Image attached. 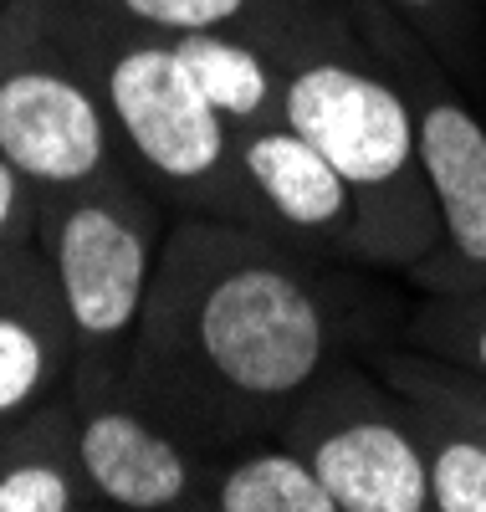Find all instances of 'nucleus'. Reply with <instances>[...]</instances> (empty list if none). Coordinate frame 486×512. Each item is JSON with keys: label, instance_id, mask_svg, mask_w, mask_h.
<instances>
[{"label": "nucleus", "instance_id": "obj_1", "mask_svg": "<svg viewBox=\"0 0 486 512\" xmlns=\"http://www.w3.org/2000/svg\"><path fill=\"white\" fill-rule=\"evenodd\" d=\"M200 349L231 390L282 400L323 364L328 328L313 292L292 272L236 267L200 303Z\"/></svg>", "mask_w": 486, "mask_h": 512}, {"label": "nucleus", "instance_id": "obj_2", "mask_svg": "<svg viewBox=\"0 0 486 512\" xmlns=\"http://www.w3.org/2000/svg\"><path fill=\"white\" fill-rule=\"evenodd\" d=\"M287 128L348 180V190H384L420 164L415 149V113L405 93H394L384 77L348 67V62H307L282 88Z\"/></svg>", "mask_w": 486, "mask_h": 512}, {"label": "nucleus", "instance_id": "obj_3", "mask_svg": "<svg viewBox=\"0 0 486 512\" xmlns=\"http://www.w3.org/2000/svg\"><path fill=\"white\" fill-rule=\"evenodd\" d=\"M108 103L128 144L169 180H205L226 159V118L174 47L123 52L108 72Z\"/></svg>", "mask_w": 486, "mask_h": 512}, {"label": "nucleus", "instance_id": "obj_4", "mask_svg": "<svg viewBox=\"0 0 486 512\" xmlns=\"http://www.w3.org/2000/svg\"><path fill=\"white\" fill-rule=\"evenodd\" d=\"M103 118L72 77L11 72L0 77V154L21 175L77 185L103 164Z\"/></svg>", "mask_w": 486, "mask_h": 512}, {"label": "nucleus", "instance_id": "obj_5", "mask_svg": "<svg viewBox=\"0 0 486 512\" xmlns=\"http://www.w3.org/2000/svg\"><path fill=\"white\" fill-rule=\"evenodd\" d=\"M57 282L72 323L93 338H113L144 308L149 246L123 216L82 205L57 231Z\"/></svg>", "mask_w": 486, "mask_h": 512}, {"label": "nucleus", "instance_id": "obj_6", "mask_svg": "<svg viewBox=\"0 0 486 512\" xmlns=\"http://www.w3.org/2000/svg\"><path fill=\"white\" fill-rule=\"evenodd\" d=\"M313 472L323 477L338 512H425L430 466L405 431L384 420H353L313 446Z\"/></svg>", "mask_w": 486, "mask_h": 512}, {"label": "nucleus", "instance_id": "obj_7", "mask_svg": "<svg viewBox=\"0 0 486 512\" xmlns=\"http://www.w3.org/2000/svg\"><path fill=\"white\" fill-rule=\"evenodd\" d=\"M415 149L451 246L486 267V128L471 108L435 93L415 118Z\"/></svg>", "mask_w": 486, "mask_h": 512}, {"label": "nucleus", "instance_id": "obj_8", "mask_svg": "<svg viewBox=\"0 0 486 512\" xmlns=\"http://www.w3.org/2000/svg\"><path fill=\"white\" fill-rule=\"evenodd\" d=\"M82 472L108 502L134 507V512H154L180 502L190 487V466L164 436H154L139 415L123 410H103L87 420V431L77 441Z\"/></svg>", "mask_w": 486, "mask_h": 512}, {"label": "nucleus", "instance_id": "obj_9", "mask_svg": "<svg viewBox=\"0 0 486 512\" xmlns=\"http://www.w3.org/2000/svg\"><path fill=\"white\" fill-rule=\"evenodd\" d=\"M246 175L282 221L302 231H333L348 216V180L323 159L318 144H307L297 128H272L246 144Z\"/></svg>", "mask_w": 486, "mask_h": 512}, {"label": "nucleus", "instance_id": "obj_10", "mask_svg": "<svg viewBox=\"0 0 486 512\" xmlns=\"http://www.w3.org/2000/svg\"><path fill=\"white\" fill-rule=\"evenodd\" d=\"M220 512H338L307 456L261 451L231 466L215 492Z\"/></svg>", "mask_w": 486, "mask_h": 512}, {"label": "nucleus", "instance_id": "obj_11", "mask_svg": "<svg viewBox=\"0 0 486 512\" xmlns=\"http://www.w3.org/2000/svg\"><path fill=\"white\" fill-rule=\"evenodd\" d=\"M174 52L185 57V67L195 72L200 93L215 103L220 118H256L272 98V77L261 67V57L251 47L215 31H185L174 41Z\"/></svg>", "mask_w": 486, "mask_h": 512}, {"label": "nucleus", "instance_id": "obj_12", "mask_svg": "<svg viewBox=\"0 0 486 512\" xmlns=\"http://www.w3.org/2000/svg\"><path fill=\"white\" fill-rule=\"evenodd\" d=\"M430 507L435 512H486V446L440 441L430 451Z\"/></svg>", "mask_w": 486, "mask_h": 512}, {"label": "nucleus", "instance_id": "obj_13", "mask_svg": "<svg viewBox=\"0 0 486 512\" xmlns=\"http://www.w3.org/2000/svg\"><path fill=\"white\" fill-rule=\"evenodd\" d=\"M41 379H47V349H41V338L21 318L0 313V415L21 410L41 390Z\"/></svg>", "mask_w": 486, "mask_h": 512}, {"label": "nucleus", "instance_id": "obj_14", "mask_svg": "<svg viewBox=\"0 0 486 512\" xmlns=\"http://www.w3.org/2000/svg\"><path fill=\"white\" fill-rule=\"evenodd\" d=\"M128 11L164 31H215L246 11V0H123Z\"/></svg>", "mask_w": 486, "mask_h": 512}, {"label": "nucleus", "instance_id": "obj_15", "mask_svg": "<svg viewBox=\"0 0 486 512\" xmlns=\"http://www.w3.org/2000/svg\"><path fill=\"white\" fill-rule=\"evenodd\" d=\"M72 507V482L52 466H16L0 477V512H67Z\"/></svg>", "mask_w": 486, "mask_h": 512}, {"label": "nucleus", "instance_id": "obj_16", "mask_svg": "<svg viewBox=\"0 0 486 512\" xmlns=\"http://www.w3.org/2000/svg\"><path fill=\"white\" fill-rule=\"evenodd\" d=\"M16 175L21 169L0 154V231H6V221H11V210H16Z\"/></svg>", "mask_w": 486, "mask_h": 512}, {"label": "nucleus", "instance_id": "obj_17", "mask_svg": "<svg viewBox=\"0 0 486 512\" xmlns=\"http://www.w3.org/2000/svg\"><path fill=\"white\" fill-rule=\"evenodd\" d=\"M476 364L486 369V323H481V333H476Z\"/></svg>", "mask_w": 486, "mask_h": 512}, {"label": "nucleus", "instance_id": "obj_18", "mask_svg": "<svg viewBox=\"0 0 486 512\" xmlns=\"http://www.w3.org/2000/svg\"><path fill=\"white\" fill-rule=\"evenodd\" d=\"M394 6H410V11H420V6H440V0H394Z\"/></svg>", "mask_w": 486, "mask_h": 512}]
</instances>
